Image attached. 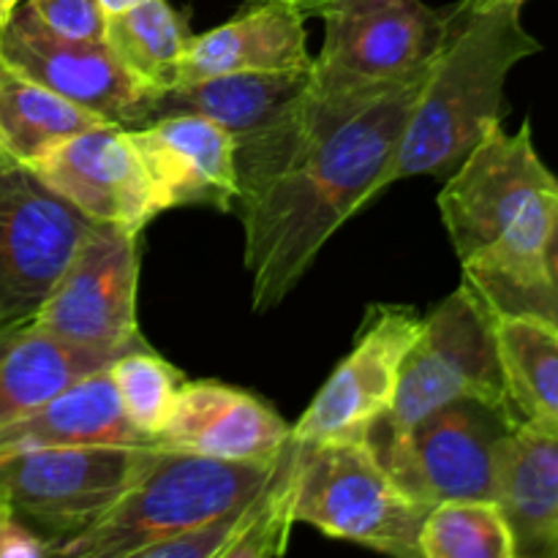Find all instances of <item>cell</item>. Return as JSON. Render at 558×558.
Returning a JSON list of instances; mask_svg holds the SVG:
<instances>
[{
  "label": "cell",
  "mask_w": 558,
  "mask_h": 558,
  "mask_svg": "<svg viewBox=\"0 0 558 558\" xmlns=\"http://www.w3.org/2000/svg\"><path fill=\"white\" fill-rule=\"evenodd\" d=\"M33 172L98 223L142 229L158 216L150 180L129 129L104 123L71 136L31 163Z\"/></svg>",
  "instance_id": "cell-15"
},
{
  "label": "cell",
  "mask_w": 558,
  "mask_h": 558,
  "mask_svg": "<svg viewBox=\"0 0 558 558\" xmlns=\"http://www.w3.org/2000/svg\"><path fill=\"white\" fill-rule=\"evenodd\" d=\"M325 44L311 63L308 98L316 104L374 96L417 80L447 36V14L423 0H322Z\"/></svg>",
  "instance_id": "cell-4"
},
{
  "label": "cell",
  "mask_w": 558,
  "mask_h": 558,
  "mask_svg": "<svg viewBox=\"0 0 558 558\" xmlns=\"http://www.w3.org/2000/svg\"><path fill=\"white\" fill-rule=\"evenodd\" d=\"M96 218L0 153V327L33 319Z\"/></svg>",
  "instance_id": "cell-10"
},
{
  "label": "cell",
  "mask_w": 558,
  "mask_h": 558,
  "mask_svg": "<svg viewBox=\"0 0 558 558\" xmlns=\"http://www.w3.org/2000/svg\"><path fill=\"white\" fill-rule=\"evenodd\" d=\"M518 425L507 407L461 398L436 409L401 436L368 439L403 494L425 507L452 499L496 501V466Z\"/></svg>",
  "instance_id": "cell-9"
},
{
  "label": "cell",
  "mask_w": 558,
  "mask_h": 558,
  "mask_svg": "<svg viewBox=\"0 0 558 558\" xmlns=\"http://www.w3.org/2000/svg\"><path fill=\"white\" fill-rule=\"evenodd\" d=\"M461 398L510 409L494 314L463 281L423 319L403 360L392 409L371 428L368 439L407 434L430 412Z\"/></svg>",
  "instance_id": "cell-7"
},
{
  "label": "cell",
  "mask_w": 558,
  "mask_h": 558,
  "mask_svg": "<svg viewBox=\"0 0 558 558\" xmlns=\"http://www.w3.org/2000/svg\"><path fill=\"white\" fill-rule=\"evenodd\" d=\"M3 22H5V14H3V11H0V25H3Z\"/></svg>",
  "instance_id": "cell-35"
},
{
  "label": "cell",
  "mask_w": 558,
  "mask_h": 558,
  "mask_svg": "<svg viewBox=\"0 0 558 558\" xmlns=\"http://www.w3.org/2000/svg\"><path fill=\"white\" fill-rule=\"evenodd\" d=\"M20 3H22V0H0V11H3V14H5V20H9L11 11H14Z\"/></svg>",
  "instance_id": "cell-32"
},
{
  "label": "cell",
  "mask_w": 558,
  "mask_h": 558,
  "mask_svg": "<svg viewBox=\"0 0 558 558\" xmlns=\"http://www.w3.org/2000/svg\"><path fill=\"white\" fill-rule=\"evenodd\" d=\"M0 60L107 123L120 129L150 123L153 93L131 80L104 38L52 31L27 0L0 25Z\"/></svg>",
  "instance_id": "cell-13"
},
{
  "label": "cell",
  "mask_w": 558,
  "mask_h": 558,
  "mask_svg": "<svg viewBox=\"0 0 558 558\" xmlns=\"http://www.w3.org/2000/svg\"><path fill=\"white\" fill-rule=\"evenodd\" d=\"M292 439L265 401L218 381H185L156 447L221 461H272Z\"/></svg>",
  "instance_id": "cell-17"
},
{
  "label": "cell",
  "mask_w": 558,
  "mask_h": 558,
  "mask_svg": "<svg viewBox=\"0 0 558 558\" xmlns=\"http://www.w3.org/2000/svg\"><path fill=\"white\" fill-rule=\"evenodd\" d=\"M548 325H554L558 330V218L548 243Z\"/></svg>",
  "instance_id": "cell-30"
},
{
  "label": "cell",
  "mask_w": 558,
  "mask_h": 558,
  "mask_svg": "<svg viewBox=\"0 0 558 558\" xmlns=\"http://www.w3.org/2000/svg\"><path fill=\"white\" fill-rule=\"evenodd\" d=\"M289 3H300V5H305V9H308V14L314 16V11H316V5L322 3V0H289Z\"/></svg>",
  "instance_id": "cell-33"
},
{
  "label": "cell",
  "mask_w": 558,
  "mask_h": 558,
  "mask_svg": "<svg viewBox=\"0 0 558 558\" xmlns=\"http://www.w3.org/2000/svg\"><path fill=\"white\" fill-rule=\"evenodd\" d=\"M428 512L430 507L403 494L368 439L300 441L298 521L327 537L423 558L420 529Z\"/></svg>",
  "instance_id": "cell-5"
},
{
  "label": "cell",
  "mask_w": 558,
  "mask_h": 558,
  "mask_svg": "<svg viewBox=\"0 0 558 558\" xmlns=\"http://www.w3.org/2000/svg\"><path fill=\"white\" fill-rule=\"evenodd\" d=\"M496 505L515 539V558H558V436L515 425L496 466Z\"/></svg>",
  "instance_id": "cell-21"
},
{
  "label": "cell",
  "mask_w": 558,
  "mask_h": 558,
  "mask_svg": "<svg viewBox=\"0 0 558 558\" xmlns=\"http://www.w3.org/2000/svg\"><path fill=\"white\" fill-rule=\"evenodd\" d=\"M423 558H515L505 512L490 499H452L430 507L420 529Z\"/></svg>",
  "instance_id": "cell-26"
},
{
  "label": "cell",
  "mask_w": 558,
  "mask_h": 558,
  "mask_svg": "<svg viewBox=\"0 0 558 558\" xmlns=\"http://www.w3.org/2000/svg\"><path fill=\"white\" fill-rule=\"evenodd\" d=\"M98 3H101L104 16H109V14H120V11L131 9V5L142 3V0H98Z\"/></svg>",
  "instance_id": "cell-31"
},
{
  "label": "cell",
  "mask_w": 558,
  "mask_h": 558,
  "mask_svg": "<svg viewBox=\"0 0 558 558\" xmlns=\"http://www.w3.org/2000/svg\"><path fill=\"white\" fill-rule=\"evenodd\" d=\"M308 9L289 0H254L234 20L191 36L180 82L223 74H267V71L311 69L305 36Z\"/></svg>",
  "instance_id": "cell-18"
},
{
  "label": "cell",
  "mask_w": 558,
  "mask_h": 558,
  "mask_svg": "<svg viewBox=\"0 0 558 558\" xmlns=\"http://www.w3.org/2000/svg\"><path fill=\"white\" fill-rule=\"evenodd\" d=\"M494 327L512 417L558 436V330L529 316H494Z\"/></svg>",
  "instance_id": "cell-22"
},
{
  "label": "cell",
  "mask_w": 558,
  "mask_h": 558,
  "mask_svg": "<svg viewBox=\"0 0 558 558\" xmlns=\"http://www.w3.org/2000/svg\"><path fill=\"white\" fill-rule=\"evenodd\" d=\"M420 330L423 316L409 305H371L352 352L292 425V439H368L371 428L392 409L403 360Z\"/></svg>",
  "instance_id": "cell-14"
},
{
  "label": "cell",
  "mask_w": 558,
  "mask_h": 558,
  "mask_svg": "<svg viewBox=\"0 0 558 558\" xmlns=\"http://www.w3.org/2000/svg\"><path fill=\"white\" fill-rule=\"evenodd\" d=\"M49 543L14 515L0 523V558H44Z\"/></svg>",
  "instance_id": "cell-29"
},
{
  "label": "cell",
  "mask_w": 558,
  "mask_h": 558,
  "mask_svg": "<svg viewBox=\"0 0 558 558\" xmlns=\"http://www.w3.org/2000/svg\"><path fill=\"white\" fill-rule=\"evenodd\" d=\"M272 466L276 458L221 461L158 447L150 469L123 499L90 529L60 543L52 556L140 558L153 545L243 505L265 485Z\"/></svg>",
  "instance_id": "cell-3"
},
{
  "label": "cell",
  "mask_w": 558,
  "mask_h": 558,
  "mask_svg": "<svg viewBox=\"0 0 558 558\" xmlns=\"http://www.w3.org/2000/svg\"><path fill=\"white\" fill-rule=\"evenodd\" d=\"M52 31L71 38H104V11L98 0H27Z\"/></svg>",
  "instance_id": "cell-28"
},
{
  "label": "cell",
  "mask_w": 558,
  "mask_h": 558,
  "mask_svg": "<svg viewBox=\"0 0 558 558\" xmlns=\"http://www.w3.org/2000/svg\"><path fill=\"white\" fill-rule=\"evenodd\" d=\"M474 3H488V0H474Z\"/></svg>",
  "instance_id": "cell-36"
},
{
  "label": "cell",
  "mask_w": 558,
  "mask_h": 558,
  "mask_svg": "<svg viewBox=\"0 0 558 558\" xmlns=\"http://www.w3.org/2000/svg\"><path fill=\"white\" fill-rule=\"evenodd\" d=\"M5 518H11V507H9V501H5L3 496H0V523H3Z\"/></svg>",
  "instance_id": "cell-34"
},
{
  "label": "cell",
  "mask_w": 558,
  "mask_h": 558,
  "mask_svg": "<svg viewBox=\"0 0 558 558\" xmlns=\"http://www.w3.org/2000/svg\"><path fill=\"white\" fill-rule=\"evenodd\" d=\"M298 496L300 441L289 439L265 485L240 505L221 558H272L287 554L292 526L298 523Z\"/></svg>",
  "instance_id": "cell-25"
},
{
  "label": "cell",
  "mask_w": 558,
  "mask_h": 558,
  "mask_svg": "<svg viewBox=\"0 0 558 558\" xmlns=\"http://www.w3.org/2000/svg\"><path fill=\"white\" fill-rule=\"evenodd\" d=\"M142 229L98 223L33 314L44 330L96 349H145L136 325Z\"/></svg>",
  "instance_id": "cell-12"
},
{
  "label": "cell",
  "mask_w": 558,
  "mask_h": 558,
  "mask_svg": "<svg viewBox=\"0 0 558 558\" xmlns=\"http://www.w3.org/2000/svg\"><path fill=\"white\" fill-rule=\"evenodd\" d=\"M189 41V25L167 0H142L104 20V44L153 96L180 85Z\"/></svg>",
  "instance_id": "cell-24"
},
{
  "label": "cell",
  "mask_w": 558,
  "mask_h": 558,
  "mask_svg": "<svg viewBox=\"0 0 558 558\" xmlns=\"http://www.w3.org/2000/svg\"><path fill=\"white\" fill-rule=\"evenodd\" d=\"M104 123V118L0 60V153L31 167L71 136Z\"/></svg>",
  "instance_id": "cell-23"
},
{
  "label": "cell",
  "mask_w": 558,
  "mask_h": 558,
  "mask_svg": "<svg viewBox=\"0 0 558 558\" xmlns=\"http://www.w3.org/2000/svg\"><path fill=\"white\" fill-rule=\"evenodd\" d=\"M308 85L311 69L180 82L153 96L150 123L167 114H199L221 125L234 142L245 199L283 172L308 136Z\"/></svg>",
  "instance_id": "cell-6"
},
{
  "label": "cell",
  "mask_w": 558,
  "mask_h": 558,
  "mask_svg": "<svg viewBox=\"0 0 558 558\" xmlns=\"http://www.w3.org/2000/svg\"><path fill=\"white\" fill-rule=\"evenodd\" d=\"M109 376L114 381L125 417L134 423V428L156 441L163 423L169 420L180 387L185 385L180 371L158 357L150 347H145L120 354L109 365Z\"/></svg>",
  "instance_id": "cell-27"
},
{
  "label": "cell",
  "mask_w": 558,
  "mask_h": 558,
  "mask_svg": "<svg viewBox=\"0 0 558 558\" xmlns=\"http://www.w3.org/2000/svg\"><path fill=\"white\" fill-rule=\"evenodd\" d=\"M526 0H461L447 11V36L403 125L379 194L414 174L450 178L490 123L507 112L505 85L543 44L523 27Z\"/></svg>",
  "instance_id": "cell-2"
},
{
  "label": "cell",
  "mask_w": 558,
  "mask_h": 558,
  "mask_svg": "<svg viewBox=\"0 0 558 558\" xmlns=\"http://www.w3.org/2000/svg\"><path fill=\"white\" fill-rule=\"evenodd\" d=\"M558 196V178L534 150L532 123L507 134L490 123L439 194L441 221L458 259L480 254L529 210Z\"/></svg>",
  "instance_id": "cell-11"
},
{
  "label": "cell",
  "mask_w": 558,
  "mask_h": 558,
  "mask_svg": "<svg viewBox=\"0 0 558 558\" xmlns=\"http://www.w3.org/2000/svg\"><path fill=\"white\" fill-rule=\"evenodd\" d=\"M425 74L349 101L308 98V136L292 163L234 207L254 311L281 305L327 240L379 196V178L396 156Z\"/></svg>",
  "instance_id": "cell-1"
},
{
  "label": "cell",
  "mask_w": 558,
  "mask_h": 558,
  "mask_svg": "<svg viewBox=\"0 0 558 558\" xmlns=\"http://www.w3.org/2000/svg\"><path fill=\"white\" fill-rule=\"evenodd\" d=\"M129 140L150 180L158 213L185 205L234 213L240 178L234 142L221 125L199 114H167L129 129Z\"/></svg>",
  "instance_id": "cell-16"
},
{
  "label": "cell",
  "mask_w": 558,
  "mask_h": 558,
  "mask_svg": "<svg viewBox=\"0 0 558 558\" xmlns=\"http://www.w3.org/2000/svg\"><path fill=\"white\" fill-rule=\"evenodd\" d=\"M36 447H156V441L125 417L107 368L0 428V452Z\"/></svg>",
  "instance_id": "cell-20"
},
{
  "label": "cell",
  "mask_w": 558,
  "mask_h": 558,
  "mask_svg": "<svg viewBox=\"0 0 558 558\" xmlns=\"http://www.w3.org/2000/svg\"><path fill=\"white\" fill-rule=\"evenodd\" d=\"M120 354L125 349L85 347L33 319L0 327V428L36 412L74 381L107 371Z\"/></svg>",
  "instance_id": "cell-19"
},
{
  "label": "cell",
  "mask_w": 558,
  "mask_h": 558,
  "mask_svg": "<svg viewBox=\"0 0 558 558\" xmlns=\"http://www.w3.org/2000/svg\"><path fill=\"white\" fill-rule=\"evenodd\" d=\"M158 447H36L0 452V496L49 556L101 521L150 469Z\"/></svg>",
  "instance_id": "cell-8"
}]
</instances>
